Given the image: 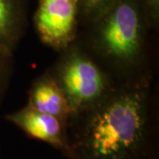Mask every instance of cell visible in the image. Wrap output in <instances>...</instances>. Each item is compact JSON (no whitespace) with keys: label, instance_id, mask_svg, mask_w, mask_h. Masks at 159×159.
Here are the masks:
<instances>
[{"label":"cell","instance_id":"1","mask_svg":"<svg viewBox=\"0 0 159 159\" xmlns=\"http://www.w3.org/2000/svg\"><path fill=\"white\" fill-rule=\"evenodd\" d=\"M69 159H139L153 153L156 134L151 76L119 81L67 125Z\"/></svg>","mask_w":159,"mask_h":159},{"label":"cell","instance_id":"2","mask_svg":"<svg viewBox=\"0 0 159 159\" xmlns=\"http://www.w3.org/2000/svg\"><path fill=\"white\" fill-rule=\"evenodd\" d=\"M88 26L81 44L116 81L150 74L148 35L154 27L143 0H115Z\"/></svg>","mask_w":159,"mask_h":159},{"label":"cell","instance_id":"3","mask_svg":"<svg viewBox=\"0 0 159 159\" xmlns=\"http://www.w3.org/2000/svg\"><path fill=\"white\" fill-rule=\"evenodd\" d=\"M60 52L49 72L62 89L74 117L100 102L118 81L77 40Z\"/></svg>","mask_w":159,"mask_h":159},{"label":"cell","instance_id":"4","mask_svg":"<svg viewBox=\"0 0 159 159\" xmlns=\"http://www.w3.org/2000/svg\"><path fill=\"white\" fill-rule=\"evenodd\" d=\"M78 5V0H39L34 27L43 43L62 51L77 40Z\"/></svg>","mask_w":159,"mask_h":159},{"label":"cell","instance_id":"5","mask_svg":"<svg viewBox=\"0 0 159 159\" xmlns=\"http://www.w3.org/2000/svg\"><path fill=\"white\" fill-rule=\"evenodd\" d=\"M5 119L29 137L45 142L69 159L70 146L67 125L60 119L50 114L40 112L28 105L6 114Z\"/></svg>","mask_w":159,"mask_h":159},{"label":"cell","instance_id":"6","mask_svg":"<svg viewBox=\"0 0 159 159\" xmlns=\"http://www.w3.org/2000/svg\"><path fill=\"white\" fill-rule=\"evenodd\" d=\"M27 105L40 112L56 117L67 125L73 117L62 89L49 71L32 83Z\"/></svg>","mask_w":159,"mask_h":159},{"label":"cell","instance_id":"7","mask_svg":"<svg viewBox=\"0 0 159 159\" xmlns=\"http://www.w3.org/2000/svg\"><path fill=\"white\" fill-rule=\"evenodd\" d=\"M28 21V0H0V49L13 55Z\"/></svg>","mask_w":159,"mask_h":159},{"label":"cell","instance_id":"8","mask_svg":"<svg viewBox=\"0 0 159 159\" xmlns=\"http://www.w3.org/2000/svg\"><path fill=\"white\" fill-rule=\"evenodd\" d=\"M115 0H79V20L86 25L93 22L103 11L113 4Z\"/></svg>","mask_w":159,"mask_h":159},{"label":"cell","instance_id":"9","mask_svg":"<svg viewBox=\"0 0 159 159\" xmlns=\"http://www.w3.org/2000/svg\"><path fill=\"white\" fill-rule=\"evenodd\" d=\"M13 72V55L0 49V104L6 91Z\"/></svg>","mask_w":159,"mask_h":159},{"label":"cell","instance_id":"10","mask_svg":"<svg viewBox=\"0 0 159 159\" xmlns=\"http://www.w3.org/2000/svg\"><path fill=\"white\" fill-rule=\"evenodd\" d=\"M144 6L148 12L154 29L157 27L159 20V0H143Z\"/></svg>","mask_w":159,"mask_h":159},{"label":"cell","instance_id":"11","mask_svg":"<svg viewBox=\"0 0 159 159\" xmlns=\"http://www.w3.org/2000/svg\"><path fill=\"white\" fill-rule=\"evenodd\" d=\"M139 159H156V155H155V152H153V153L148 154L147 156H145V157H141V158Z\"/></svg>","mask_w":159,"mask_h":159},{"label":"cell","instance_id":"12","mask_svg":"<svg viewBox=\"0 0 159 159\" xmlns=\"http://www.w3.org/2000/svg\"><path fill=\"white\" fill-rule=\"evenodd\" d=\"M78 2H79V0H78Z\"/></svg>","mask_w":159,"mask_h":159}]
</instances>
